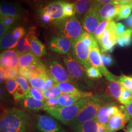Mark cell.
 <instances>
[{
  "label": "cell",
  "instance_id": "obj_1",
  "mask_svg": "<svg viewBox=\"0 0 132 132\" xmlns=\"http://www.w3.org/2000/svg\"><path fill=\"white\" fill-rule=\"evenodd\" d=\"M32 123L30 116L24 110L6 109L1 115L0 132H27Z\"/></svg>",
  "mask_w": 132,
  "mask_h": 132
},
{
  "label": "cell",
  "instance_id": "obj_2",
  "mask_svg": "<svg viewBox=\"0 0 132 132\" xmlns=\"http://www.w3.org/2000/svg\"><path fill=\"white\" fill-rule=\"evenodd\" d=\"M109 99L108 96L105 94H93L90 97L89 101L82 109L70 126L95 118L100 108L108 103Z\"/></svg>",
  "mask_w": 132,
  "mask_h": 132
},
{
  "label": "cell",
  "instance_id": "obj_3",
  "mask_svg": "<svg viewBox=\"0 0 132 132\" xmlns=\"http://www.w3.org/2000/svg\"><path fill=\"white\" fill-rule=\"evenodd\" d=\"M90 97L82 98L70 106L49 109L46 110V112L64 124L70 126L82 109L89 101Z\"/></svg>",
  "mask_w": 132,
  "mask_h": 132
},
{
  "label": "cell",
  "instance_id": "obj_4",
  "mask_svg": "<svg viewBox=\"0 0 132 132\" xmlns=\"http://www.w3.org/2000/svg\"><path fill=\"white\" fill-rule=\"evenodd\" d=\"M61 34L73 42L79 39L84 32L82 24L76 16L65 18L56 23Z\"/></svg>",
  "mask_w": 132,
  "mask_h": 132
},
{
  "label": "cell",
  "instance_id": "obj_5",
  "mask_svg": "<svg viewBox=\"0 0 132 132\" xmlns=\"http://www.w3.org/2000/svg\"><path fill=\"white\" fill-rule=\"evenodd\" d=\"M45 65L47 75L57 84L64 82L75 83L77 81L70 75L66 67L57 60L48 59L45 62Z\"/></svg>",
  "mask_w": 132,
  "mask_h": 132
},
{
  "label": "cell",
  "instance_id": "obj_6",
  "mask_svg": "<svg viewBox=\"0 0 132 132\" xmlns=\"http://www.w3.org/2000/svg\"><path fill=\"white\" fill-rule=\"evenodd\" d=\"M63 60L67 70L74 79L77 81H83L88 85L90 84L86 69L75 58L71 52L63 57Z\"/></svg>",
  "mask_w": 132,
  "mask_h": 132
},
{
  "label": "cell",
  "instance_id": "obj_7",
  "mask_svg": "<svg viewBox=\"0 0 132 132\" xmlns=\"http://www.w3.org/2000/svg\"><path fill=\"white\" fill-rule=\"evenodd\" d=\"M34 127L37 132H67L55 118L46 115H36Z\"/></svg>",
  "mask_w": 132,
  "mask_h": 132
},
{
  "label": "cell",
  "instance_id": "obj_8",
  "mask_svg": "<svg viewBox=\"0 0 132 132\" xmlns=\"http://www.w3.org/2000/svg\"><path fill=\"white\" fill-rule=\"evenodd\" d=\"M101 7L98 5H91L90 9L81 20L83 29L93 35L101 23L99 16Z\"/></svg>",
  "mask_w": 132,
  "mask_h": 132
},
{
  "label": "cell",
  "instance_id": "obj_9",
  "mask_svg": "<svg viewBox=\"0 0 132 132\" xmlns=\"http://www.w3.org/2000/svg\"><path fill=\"white\" fill-rule=\"evenodd\" d=\"M118 36L116 30V23L114 21L110 22L102 35L101 39L98 41L102 53L109 51L117 44Z\"/></svg>",
  "mask_w": 132,
  "mask_h": 132
},
{
  "label": "cell",
  "instance_id": "obj_10",
  "mask_svg": "<svg viewBox=\"0 0 132 132\" xmlns=\"http://www.w3.org/2000/svg\"><path fill=\"white\" fill-rule=\"evenodd\" d=\"M90 50V47L80 38L72 42L71 53L75 58L86 69L92 66L89 60Z\"/></svg>",
  "mask_w": 132,
  "mask_h": 132
},
{
  "label": "cell",
  "instance_id": "obj_11",
  "mask_svg": "<svg viewBox=\"0 0 132 132\" xmlns=\"http://www.w3.org/2000/svg\"><path fill=\"white\" fill-rule=\"evenodd\" d=\"M89 60L91 65L98 69L102 75L105 76L106 80L109 82L117 80L118 77L113 75L109 71L106 66L104 65L102 61L101 56L99 47H96L90 48V50Z\"/></svg>",
  "mask_w": 132,
  "mask_h": 132
},
{
  "label": "cell",
  "instance_id": "obj_12",
  "mask_svg": "<svg viewBox=\"0 0 132 132\" xmlns=\"http://www.w3.org/2000/svg\"><path fill=\"white\" fill-rule=\"evenodd\" d=\"M48 48L53 52L62 54H67L71 51L72 41L62 34L52 37L49 41Z\"/></svg>",
  "mask_w": 132,
  "mask_h": 132
},
{
  "label": "cell",
  "instance_id": "obj_13",
  "mask_svg": "<svg viewBox=\"0 0 132 132\" xmlns=\"http://www.w3.org/2000/svg\"><path fill=\"white\" fill-rule=\"evenodd\" d=\"M130 118L126 107L121 106L120 111L113 115L106 125L109 130L116 132L124 127Z\"/></svg>",
  "mask_w": 132,
  "mask_h": 132
},
{
  "label": "cell",
  "instance_id": "obj_14",
  "mask_svg": "<svg viewBox=\"0 0 132 132\" xmlns=\"http://www.w3.org/2000/svg\"><path fill=\"white\" fill-rule=\"evenodd\" d=\"M120 107L114 102L107 103L99 109L95 119L99 124L106 125L113 115L120 111Z\"/></svg>",
  "mask_w": 132,
  "mask_h": 132
},
{
  "label": "cell",
  "instance_id": "obj_15",
  "mask_svg": "<svg viewBox=\"0 0 132 132\" xmlns=\"http://www.w3.org/2000/svg\"><path fill=\"white\" fill-rule=\"evenodd\" d=\"M66 1L56 0L50 3L42 9L45 10L56 24L64 19V5Z\"/></svg>",
  "mask_w": 132,
  "mask_h": 132
},
{
  "label": "cell",
  "instance_id": "obj_16",
  "mask_svg": "<svg viewBox=\"0 0 132 132\" xmlns=\"http://www.w3.org/2000/svg\"><path fill=\"white\" fill-rule=\"evenodd\" d=\"M20 55L15 50H7L1 53V67L5 69L18 68L19 57Z\"/></svg>",
  "mask_w": 132,
  "mask_h": 132
},
{
  "label": "cell",
  "instance_id": "obj_17",
  "mask_svg": "<svg viewBox=\"0 0 132 132\" xmlns=\"http://www.w3.org/2000/svg\"><path fill=\"white\" fill-rule=\"evenodd\" d=\"M121 5L122 4L118 1H113L103 5L99 13L101 22L104 20L112 21L115 19Z\"/></svg>",
  "mask_w": 132,
  "mask_h": 132
},
{
  "label": "cell",
  "instance_id": "obj_18",
  "mask_svg": "<svg viewBox=\"0 0 132 132\" xmlns=\"http://www.w3.org/2000/svg\"><path fill=\"white\" fill-rule=\"evenodd\" d=\"M19 76H23L28 80L31 78L46 74L47 72L45 64L39 59L27 68L19 69Z\"/></svg>",
  "mask_w": 132,
  "mask_h": 132
},
{
  "label": "cell",
  "instance_id": "obj_19",
  "mask_svg": "<svg viewBox=\"0 0 132 132\" xmlns=\"http://www.w3.org/2000/svg\"><path fill=\"white\" fill-rule=\"evenodd\" d=\"M20 107L28 113H36L43 109L44 102L34 98L29 94L19 102Z\"/></svg>",
  "mask_w": 132,
  "mask_h": 132
},
{
  "label": "cell",
  "instance_id": "obj_20",
  "mask_svg": "<svg viewBox=\"0 0 132 132\" xmlns=\"http://www.w3.org/2000/svg\"><path fill=\"white\" fill-rule=\"evenodd\" d=\"M56 86L62 93L77 96L81 98L90 97L93 95L92 92L80 90L70 82H60L57 83Z\"/></svg>",
  "mask_w": 132,
  "mask_h": 132
},
{
  "label": "cell",
  "instance_id": "obj_21",
  "mask_svg": "<svg viewBox=\"0 0 132 132\" xmlns=\"http://www.w3.org/2000/svg\"><path fill=\"white\" fill-rule=\"evenodd\" d=\"M27 36L30 44L31 52L38 58L46 55L47 53V48L36 36V34L33 31H30Z\"/></svg>",
  "mask_w": 132,
  "mask_h": 132
},
{
  "label": "cell",
  "instance_id": "obj_22",
  "mask_svg": "<svg viewBox=\"0 0 132 132\" xmlns=\"http://www.w3.org/2000/svg\"><path fill=\"white\" fill-rule=\"evenodd\" d=\"M99 123L95 118L71 126L75 132H97Z\"/></svg>",
  "mask_w": 132,
  "mask_h": 132
},
{
  "label": "cell",
  "instance_id": "obj_23",
  "mask_svg": "<svg viewBox=\"0 0 132 132\" xmlns=\"http://www.w3.org/2000/svg\"><path fill=\"white\" fill-rule=\"evenodd\" d=\"M1 16H10L19 19L22 16V10L18 5L10 3H4L0 7Z\"/></svg>",
  "mask_w": 132,
  "mask_h": 132
},
{
  "label": "cell",
  "instance_id": "obj_24",
  "mask_svg": "<svg viewBox=\"0 0 132 132\" xmlns=\"http://www.w3.org/2000/svg\"><path fill=\"white\" fill-rule=\"evenodd\" d=\"M19 40L12 31L7 32L1 39V50H10L16 47Z\"/></svg>",
  "mask_w": 132,
  "mask_h": 132
},
{
  "label": "cell",
  "instance_id": "obj_25",
  "mask_svg": "<svg viewBox=\"0 0 132 132\" xmlns=\"http://www.w3.org/2000/svg\"><path fill=\"white\" fill-rule=\"evenodd\" d=\"M40 58L36 56L32 52H26L20 56L18 63L19 69H26L38 61Z\"/></svg>",
  "mask_w": 132,
  "mask_h": 132
},
{
  "label": "cell",
  "instance_id": "obj_26",
  "mask_svg": "<svg viewBox=\"0 0 132 132\" xmlns=\"http://www.w3.org/2000/svg\"><path fill=\"white\" fill-rule=\"evenodd\" d=\"M74 4L77 18L81 20L90 9L92 5L90 0H75Z\"/></svg>",
  "mask_w": 132,
  "mask_h": 132
},
{
  "label": "cell",
  "instance_id": "obj_27",
  "mask_svg": "<svg viewBox=\"0 0 132 132\" xmlns=\"http://www.w3.org/2000/svg\"><path fill=\"white\" fill-rule=\"evenodd\" d=\"M107 91L109 94L113 98L118 100L121 94L122 86L118 80L110 81L107 84Z\"/></svg>",
  "mask_w": 132,
  "mask_h": 132
},
{
  "label": "cell",
  "instance_id": "obj_28",
  "mask_svg": "<svg viewBox=\"0 0 132 132\" xmlns=\"http://www.w3.org/2000/svg\"><path fill=\"white\" fill-rule=\"evenodd\" d=\"M57 98L58 100L59 107L70 106L72 104H74L79 100L82 99L77 96L63 93L61 94L59 96H58Z\"/></svg>",
  "mask_w": 132,
  "mask_h": 132
},
{
  "label": "cell",
  "instance_id": "obj_29",
  "mask_svg": "<svg viewBox=\"0 0 132 132\" xmlns=\"http://www.w3.org/2000/svg\"><path fill=\"white\" fill-rule=\"evenodd\" d=\"M15 50L18 52L20 55L31 51L30 44L27 35L19 39Z\"/></svg>",
  "mask_w": 132,
  "mask_h": 132
},
{
  "label": "cell",
  "instance_id": "obj_30",
  "mask_svg": "<svg viewBox=\"0 0 132 132\" xmlns=\"http://www.w3.org/2000/svg\"><path fill=\"white\" fill-rule=\"evenodd\" d=\"M119 47H127L131 45L132 44V30L128 29L125 31L121 35L118 37L117 43Z\"/></svg>",
  "mask_w": 132,
  "mask_h": 132
},
{
  "label": "cell",
  "instance_id": "obj_31",
  "mask_svg": "<svg viewBox=\"0 0 132 132\" xmlns=\"http://www.w3.org/2000/svg\"><path fill=\"white\" fill-rule=\"evenodd\" d=\"M47 76L48 75L46 73L42 76L31 78L28 80L32 87L42 92Z\"/></svg>",
  "mask_w": 132,
  "mask_h": 132
},
{
  "label": "cell",
  "instance_id": "obj_32",
  "mask_svg": "<svg viewBox=\"0 0 132 132\" xmlns=\"http://www.w3.org/2000/svg\"><path fill=\"white\" fill-rule=\"evenodd\" d=\"M132 12V7L131 5L127 4H122L115 20L117 21H118L123 19H127L131 14Z\"/></svg>",
  "mask_w": 132,
  "mask_h": 132
},
{
  "label": "cell",
  "instance_id": "obj_33",
  "mask_svg": "<svg viewBox=\"0 0 132 132\" xmlns=\"http://www.w3.org/2000/svg\"><path fill=\"white\" fill-rule=\"evenodd\" d=\"M80 38L85 44L90 47V48L98 46L94 36L87 32L84 31Z\"/></svg>",
  "mask_w": 132,
  "mask_h": 132
},
{
  "label": "cell",
  "instance_id": "obj_34",
  "mask_svg": "<svg viewBox=\"0 0 132 132\" xmlns=\"http://www.w3.org/2000/svg\"><path fill=\"white\" fill-rule=\"evenodd\" d=\"M42 92L43 96L45 99L58 97L63 94L56 86L52 88L43 91Z\"/></svg>",
  "mask_w": 132,
  "mask_h": 132
},
{
  "label": "cell",
  "instance_id": "obj_35",
  "mask_svg": "<svg viewBox=\"0 0 132 132\" xmlns=\"http://www.w3.org/2000/svg\"><path fill=\"white\" fill-rule=\"evenodd\" d=\"M132 98V93L125 88L122 87L121 94L118 100L119 102L125 106L130 102Z\"/></svg>",
  "mask_w": 132,
  "mask_h": 132
},
{
  "label": "cell",
  "instance_id": "obj_36",
  "mask_svg": "<svg viewBox=\"0 0 132 132\" xmlns=\"http://www.w3.org/2000/svg\"><path fill=\"white\" fill-rule=\"evenodd\" d=\"M110 21H109V20H104L103 21L101 22L98 27L96 29V31L94 33V36L97 42L101 39L105 29Z\"/></svg>",
  "mask_w": 132,
  "mask_h": 132
},
{
  "label": "cell",
  "instance_id": "obj_37",
  "mask_svg": "<svg viewBox=\"0 0 132 132\" xmlns=\"http://www.w3.org/2000/svg\"><path fill=\"white\" fill-rule=\"evenodd\" d=\"M15 80L17 82L19 86L24 90L26 96L29 94L30 87L28 84V79L22 76H18L15 78Z\"/></svg>",
  "mask_w": 132,
  "mask_h": 132
},
{
  "label": "cell",
  "instance_id": "obj_38",
  "mask_svg": "<svg viewBox=\"0 0 132 132\" xmlns=\"http://www.w3.org/2000/svg\"><path fill=\"white\" fill-rule=\"evenodd\" d=\"M76 13V7L74 3L66 2L64 5V18H68L74 16Z\"/></svg>",
  "mask_w": 132,
  "mask_h": 132
},
{
  "label": "cell",
  "instance_id": "obj_39",
  "mask_svg": "<svg viewBox=\"0 0 132 132\" xmlns=\"http://www.w3.org/2000/svg\"><path fill=\"white\" fill-rule=\"evenodd\" d=\"M86 73L90 79H99L102 77V74L99 69L93 66L86 69Z\"/></svg>",
  "mask_w": 132,
  "mask_h": 132
},
{
  "label": "cell",
  "instance_id": "obj_40",
  "mask_svg": "<svg viewBox=\"0 0 132 132\" xmlns=\"http://www.w3.org/2000/svg\"><path fill=\"white\" fill-rule=\"evenodd\" d=\"M118 82L123 87L125 88L132 93V77L126 76L119 77Z\"/></svg>",
  "mask_w": 132,
  "mask_h": 132
},
{
  "label": "cell",
  "instance_id": "obj_41",
  "mask_svg": "<svg viewBox=\"0 0 132 132\" xmlns=\"http://www.w3.org/2000/svg\"><path fill=\"white\" fill-rule=\"evenodd\" d=\"M57 107H59L57 97L51 98L49 99H46L44 102V106L43 109L46 111L47 110L56 108Z\"/></svg>",
  "mask_w": 132,
  "mask_h": 132
},
{
  "label": "cell",
  "instance_id": "obj_42",
  "mask_svg": "<svg viewBox=\"0 0 132 132\" xmlns=\"http://www.w3.org/2000/svg\"><path fill=\"white\" fill-rule=\"evenodd\" d=\"M5 89L11 94H13L18 87V84L15 79H7L5 82Z\"/></svg>",
  "mask_w": 132,
  "mask_h": 132
},
{
  "label": "cell",
  "instance_id": "obj_43",
  "mask_svg": "<svg viewBox=\"0 0 132 132\" xmlns=\"http://www.w3.org/2000/svg\"><path fill=\"white\" fill-rule=\"evenodd\" d=\"M39 13L40 19L41 20V23L43 24H47L54 22V21L51 17V16L47 14L45 10H44L42 8H41L40 10Z\"/></svg>",
  "mask_w": 132,
  "mask_h": 132
},
{
  "label": "cell",
  "instance_id": "obj_44",
  "mask_svg": "<svg viewBox=\"0 0 132 132\" xmlns=\"http://www.w3.org/2000/svg\"><path fill=\"white\" fill-rule=\"evenodd\" d=\"M29 94L34 98L39 101L44 102L46 100L43 96L42 92L33 87H30Z\"/></svg>",
  "mask_w": 132,
  "mask_h": 132
},
{
  "label": "cell",
  "instance_id": "obj_45",
  "mask_svg": "<svg viewBox=\"0 0 132 132\" xmlns=\"http://www.w3.org/2000/svg\"><path fill=\"white\" fill-rule=\"evenodd\" d=\"M17 20L18 19L13 17L1 16V21L4 23L5 27L9 28L11 27Z\"/></svg>",
  "mask_w": 132,
  "mask_h": 132
},
{
  "label": "cell",
  "instance_id": "obj_46",
  "mask_svg": "<svg viewBox=\"0 0 132 132\" xmlns=\"http://www.w3.org/2000/svg\"><path fill=\"white\" fill-rule=\"evenodd\" d=\"M102 61L105 66L109 67L112 66L113 64V58L110 54L102 53L101 54Z\"/></svg>",
  "mask_w": 132,
  "mask_h": 132
},
{
  "label": "cell",
  "instance_id": "obj_47",
  "mask_svg": "<svg viewBox=\"0 0 132 132\" xmlns=\"http://www.w3.org/2000/svg\"><path fill=\"white\" fill-rule=\"evenodd\" d=\"M12 95L14 100L16 102H19L21 99H23L24 96H26V94L24 90H23L19 85L17 90H16L15 93Z\"/></svg>",
  "mask_w": 132,
  "mask_h": 132
},
{
  "label": "cell",
  "instance_id": "obj_48",
  "mask_svg": "<svg viewBox=\"0 0 132 132\" xmlns=\"http://www.w3.org/2000/svg\"><path fill=\"white\" fill-rule=\"evenodd\" d=\"M7 79H15L16 77L19 76L18 68H13L5 69Z\"/></svg>",
  "mask_w": 132,
  "mask_h": 132
},
{
  "label": "cell",
  "instance_id": "obj_49",
  "mask_svg": "<svg viewBox=\"0 0 132 132\" xmlns=\"http://www.w3.org/2000/svg\"><path fill=\"white\" fill-rule=\"evenodd\" d=\"M17 38L20 39L24 36L25 30L23 27H17L12 31Z\"/></svg>",
  "mask_w": 132,
  "mask_h": 132
},
{
  "label": "cell",
  "instance_id": "obj_50",
  "mask_svg": "<svg viewBox=\"0 0 132 132\" xmlns=\"http://www.w3.org/2000/svg\"><path fill=\"white\" fill-rule=\"evenodd\" d=\"M56 83L54 81V80L52 79V78L48 76L47 78V79L46 80L45 84V85H44V87L43 91H44L45 90H47L48 89H50V88H53V87L56 86Z\"/></svg>",
  "mask_w": 132,
  "mask_h": 132
},
{
  "label": "cell",
  "instance_id": "obj_51",
  "mask_svg": "<svg viewBox=\"0 0 132 132\" xmlns=\"http://www.w3.org/2000/svg\"><path fill=\"white\" fill-rule=\"evenodd\" d=\"M92 5H98L102 6L104 5L107 4L112 2L114 1V0H90Z\"/></svg>",
  "mask_w": 132,
  "mask_h": 132
},
{
  "label": "cell",
  "instance_id": "obj_52",
  "mask_svg": "<svg viewBox=\"0 0 132 132\" xmlns=\"http://www.w3.org/2000/svg\"><path fill=\"white\" fill-rule=\"evenodd\" d=\"M116 30L119 37L126 30L125 27L122 23L120 22L116 24Z\"/></svg>",
  "mask_w": 132,
  "mask_h": 132
},
{
  "label": "cell",
  "instance_id": "obj_53",
  "mask_svg": "<svg viewBox=\"0 0 132 132\" xmlns=\"http://www.w3.org/2000/svg\"><path fill=\"white\" fill-rule=\"evenodd\" d=\"M10 29V28L5 27V24L2 21L0 22V37H1V39L8 32V31Z\"/></svg>",
  "mask_w": 132,
  "mask_h": 132
},
{
  "label": "cell",
  "instance_id": "obj_54",
  "mask_svg": "<svg viewBox=\"0 0 132 132\" xmlns=\"http://www.w3.org/2000/svg\"><path fill=\"white\" fill-rule=\"evenodd\" d=\"M6 79H7V76L6 70L5 68L2 67H0V82L1 83H3Z\"/></svg>",
  "mask_w": 132,
  "mask_h": 132
},
{
  "label": "cell",
  "instance_id": "obj_55",
  "mask_svg": "<svg viewBox=\"0 0 132 132\" xmlns=\"http://www.w3.org/2000/svg\"><path fill=\"white\" fill-rule=\"evenodd\" d=\"M125 107L130 118H132V98L130 102L125 105Z\"/></svg>",
  "mask_w": 132,
  "mask_h": 132
},
{
  "label": "cell",
  "instance_id": "obj_56",
  "mask_svg": "<svg viewBox=\"0 0 132 132\" xmlns=\"http://www.w3.org/2000/svg\"><path fill=\"white\" fill-rule=\"evenodd\" d=\"M125 23L128 27L129 28V29L132 30V14H131L129 17L126 19Z\"/></svg>",
  "mask_w": 132,
  "mask_h": 132
},
{
  "label": "cell",
  "instance_id": "obj_57",
  "mask_svg": "<svg viewBox=\"0 0 132 132\" xmlns=\"http://www.w3.org/2000/svg\"><path fill=\"white\" fill-rule=\"evenodd\" d=\"M108 129L106 127V125L99 124L97 132H107Z\"/></svg>",
  "mask_w": 132,
  "mask_h": 132
},
{
  "label": "cell",
  "instance_id": "obj_58",
  "mask_svg": "<svg viewBox=\"0 0 132 132\" xmlns=\"http://www.w3.org/2000/svg\"><path fill=\"white\" fill-rule=\"evenodd\" d=\"M0 93H1V99H3L5 98V90L4 87L3 86H1L0 87Z\"/></svg>",
  "mask_w": 132,
  "mask_h": 132
},
{
  "label": "cell",
  "instance_id": "obj_59",
  "mask_svg": "<svg viewBox=\"0 0 132 132\" xmlns=\"http://www.w3.org/2000/svg\"><path fill=\"white\" fill-rule=\"evenodd\" d=\"M114 1L120 2L122 4L130 5L132 7V0H114Z\"/></svg>",
  "mask_w": 132,
  "mask_h": 132
},
{
  "label": "cell",
  "instance_id": "obj_60",
  "mask_svg": "<svg viewBox=\"0 0 132 132\" xmlns=\"http://www.w3.org/2000/svg\"><path fill=\"white\" fill-rule=\"evenodd\" d=\"M32 1H33L34 3H44L46 1H47L48 0H31Z\"/></svg>",
  "mask_w": 132,
  "mask_h": 132
},
{
  "label": "cell",
  "instance_id": "obj_61",
  "mask_svg": "<svg viewBox=\"0 0 132 132\" xmlns=\"http://www.w3.org/2000/svg\"><path fill=\"white\" fill-rule=\"evenodd\" d=\"M132 130V120L130 121L127 127V131Z\"/></svg>",
  "mask_w": 132,
  "mask_h": 132
},
{
  "label": "cell",
  "instance_id": "obj_62",
  "mask_svg": "<svg viewBox=\"0 0 132 132\" xmlns=\"http://www.w3.org/2000/svg\"><path fill=\"white\" fill-rule=\"evenodd\" d=\"M127 132H132V130H129V131H127Z\"/></svg>",
  "mask_w": 132,
  "mask_h": 132
},
{
  "label": "cell",
  "instance_id": "obj_63",
  "mask_svg": "<svg viewBox=\"0 0 132 132\" xmlns=\"http://www.w3.org/2000/svg\"><path fill=\"white\" fill-rule=\"evenodd\" d=\"M107 132H113V131H110V130H108L107 131Z\"/></svg>",
  "mask_w": 132,
  "mask_h": 132
}]
</instances>
